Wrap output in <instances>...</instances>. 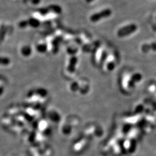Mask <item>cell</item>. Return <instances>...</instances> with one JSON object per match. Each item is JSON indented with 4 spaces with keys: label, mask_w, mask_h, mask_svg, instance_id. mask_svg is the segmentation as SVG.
Instances as JSON below:
<instances>
[{
    "label": "cell",
    "mask_w": 156,
    "mask_h": 156,
    "mask_svg": "<svg viewBox=\"0 0 156 156\" xmlns=\"http://www.w3.org/2000/svg\"><path fill=\"white\" fill-rule=\"evenodd\" d=\"M85 1H86V2L87 3L90 4V3H91L93 1H94V0H85Z\"/></svg>",
    "instance_id": "8992f818"
},
{
    "label": "cell",
    "mask_w": 156,
    "mask_h": 156,
    "mask_svg": "<svg viewBox=\"0 0 156 156\" xmlns=\"http://www.w3.org/2000/svg\"><path fill=\"white\" fill-rule=\"evenodd\" d=\"M137 29V26L135 24H130L120 28L117 32V35L120 37L127 36L134 33Z\"/></svg>",
    "instance_id": "7a4b0ae2"
},
{
    "label": "cell",
    "mask_w": 156,
    "mask_h": 156,
    "mask_svg": "<svg viewBox=\"0 0 156 156\" xmlns=\"http://www.w3.org/2000/svg\"><path fill=\"white\" fill-rule=\"evenodd\" d=\"M49 10H50L53 12L55 13L56 14H61L62 12V9L60 6L56 5V4H53V5H51L48 7Z\"/></svg>",
    "instance_id": "3957f363"
},
{
    "label": "cell",
    "mask_w": 156,
    "mask_h": 156,
    "mask_svg": "<svg viewBox=\"0 0 156 156\" xmlns=\"http://www.w3.org/2000/svg\"><path fill=\"white\" fill-rule=\"evenodd\" d=\"M28 24H30L31 27L36 28L38 27L40 24V22L39 20H38L36 18L31 17L28 20Z\"/></svg>",
    "instance_id": "277c9868"
},
{
    "label": "cell",
    "mask_w": 156,
    "mask_h": 156,
    "mask_svg": "<svg viewBox=\"0 0 156 156\" xmlns=\"http://www.w3.org/2000/svg\"><path fill=\"white\" fill-rule=\"evenodd\" d=\"M41 0H31L32 3L34 4V5H37L40 3Z\"/></svg>",
    "instance_id": "5b68a950"
},
{
    "label": "cell",
    "mask_w": 156,
    "mask_h": 156,
    "mask_svg": "<svg viewBox=\"0 0 156 156\" xmlns=\"http://www.w3.org/2000/svg\"><path fill=\"white\" fill-rule=\"evenodd\" d=\"M112 14V11L111 9L109 8H106L101 11L100 12L93 14L90 17V19L91 22L97 23L103 19H105L111 16Z\"/></svg>",
    "instance_id": "6da1fadb"
}]
</instances>
